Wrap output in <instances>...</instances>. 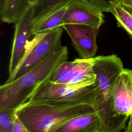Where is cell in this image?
I'll list each match as a JSON object with an SVG mask.
<instances>
[{
  "label": "cell",
  "mask_w": 132,
  "mask_h": 132,
  "mask_svg": "<svg viewBox=\"0 0 132 132\" xmlns=\"http://www.w3.org/2000/svg\"><path fill=\"white\" fill-rule=\"evenodd\" d=\"M68 50L62 46L45 60L15 80L0 86V109H17L26 102L42 83L48 80L58 66L67 60Z\"/></svg>",
  "instance_id": "obj_1"
},
{
  "label": "cell",
  "mask_w": 132,
  "mask_h": 132,
  "mask_svg": "<svg viewBox=\"0 0 132 132\" xmlns=\"http://www.w3.org/2000/svg\"><path fill=\"white\" fill-rule=\"evenodd\" d=\"M94 112L89 105L27 101L16 109V114L30 132H54L72 119Z\"/></svg>",
  "instance_id": "obj_2"
},
{
  "label": "cell",
  "mask_w": 132,
  "mask_h": 132,
  "mask_svg": "<svg viewBox=\"0 0 132 132\" xmlns=\"http://www.w3.org/2000/svg\"><path fill=\"white\" fill-rule=\"evenodd\" d=\"M100 96L97 83L81 87L54 83L47 80L37 88L27 101H40L67 105H89L92 106Z\"/></svg>",
  "instance_id": "obj_3"
},
{
  "label": "cell",
  "mask_w": 132,
  "mask_h": 132,
  "mask_svg": "<svg viewBox=\"0 0 132 132\" xmlns=\"http://www.w3.org/2000/svg\"><path fill=\"white\" fill-rule=\"evenodd\" d=\"M63 29L61 27L47 34L34 35L32 39L27 42L19 64L6 82L21 77L61 48Z\"/></svg>",
  "instance_id": "obj_4"
},
{
  "label": "cell",
  "mask_w": 132,
  "mask_h": 132,
  "mask_svg": "<svg viewBox=\"0 0 132 132\" xmlns=\"http://www.w3.org/2000/svg\"><path fill=\"white\" fill-rule=\"evenodd\" d=\"M93 67L101 97L110 98L117 79L124 69L121 59L115 54L95 56Z\"/></svg>",
  "instance_id": "obj_5"
},
{
  "label": "cell",
  "mask_w": 132,
  "mask_h": 132,
  "mask_svg": "<svg viewBox=\"0 0 132 132\" xmlns=\"http://www.w3.org/2000/svg\"><path fill=\"white\" fill-rule=\"evenodd\" d=\"M104 23L103 12L88 0H74L67 6L62 26L78 24L100 28Z\"/></svg>",
  "instance_id": "obj_6"
},
{
  "label": "cell",
  "mask_w": 132,
  "mask_h": 132,
  "mask_svg": "<svg viewBox=\"0 0 132 132\" xmlns=\"http://www.w3.org/2000/svg\"><path fill=\"white\" fill-rule=\"evenodd\" d=\"M34 6L28 5L19 20L15 23L14 38L9 63L10 75L19 64L24 53L29 39L32 36V22Z\"/></svg>",
  "instance_id": "obj_7"
},
{
  "label": "cell",
  "mask_w": 132,
  "mask_h": 132,
  "mask_svg": "<svg viewBox=\"0 0 132 132\" xmlns=\"http://www.w3.org/2000/svg\"><path fill=\"white\" fill-rule=\"evenodd\" d=\"M62 27L69 35L80 58L95 57L97 50L96 39L100 28L78 24H65Z\"/></svg>",
  "instance_id": "obj_8"
},
{
  "label": "cell",
  "mask_w": 132,
  "mask_h": 132,
  "mask_svg": "<svg viewBox=\"0 0 132 132\" xmlns=\"http://www.w3.org/2000/svg\"><path fill=\"white\" fill-rule=\"evenodd\" d=\"M111 101L114 112L129 117L132 113V76L130 70L124 69L113 88Z\"/></svg>",
  "instance_id": "obj_9"
},
{
  "label": "cell",
  "mask_w": 132,
  "mask_h": 132,
  "mask_svg": "<svg viewBox=\"0 0 132 132\" xmlns=\"http://www.w3.org/2000/svg\"><path fill=\"white\" fill-rule=\"evenodd\" d=\"M92 107L98 114L105 132H121L125 129L129 117L117 115L114 112L111 97L105 99L100 96Z\"/></svg>",
  "instance_id": "obj_10"
},
{
  "label": "cell",
  "mask_w": 132,
  "mask_h": 132,
  "mask_svg": "<svg viewBox=\"0 0 132 132\" xmlns=\"http://www.w3.org/2000/svg\"><path fill=\"white\" fill-rule=\"evenodd\" d=\"M96 83L93 67V58L75 59V63L69 74L58 84L76 86H87Z\"/></svg>",
  "instance_id": "obj_11"
},
{
  "label": "cell",
  "mask_w": 132,
  "mask_h": 132,
  "mask_svg": "<svg viewBox=\"0 0 132 132\" xmlns=\"http://www.w3.org/2000/svg\"><path fill=\"white\" fill-rule=\"evenodd\" d=\"M54 132H105L95 112L77 117L64 124Z\"/></svg>",
  "instance_id": "obj_12"
},
{
  "label": "cell",
  "mask_w": 132,
  "mask_h": 132,
  "mask_svg": "<svg viewBox=\"0 0 132 132\" xmlns=\"http://www.w3.org/2000/svg\"><path fill=\"white\" fill-rule=\"evenodd\" d=\"M74 0H39L34 6L32 28L58 10L66 7Z\"/></svg>",
  "instance_id": "obj_13"
},
{
  "label": "cell",
  "mask_w": 132,
  "mask_h": 132,
  "mask_svg": "<svg viewBox=\"0 0 132 132\" xmlns=\"http://www.w3.org/2000/svg\"><path fill=\"white\" fill-rule=\"evenodd\" d=\"M28 5L27 0H6L0 10L1 20L7 23H15Z\"/></svg>",
  "instance_id": "obj_14"
},
{
  "label": "cell",
  "mask_w": 132,
  "mask_h": 132,
  "mask_svg": "<svg viewBox=\"0 0 132 132\" xmlns=\"http://www.w3.org/2000/svg\"><path fill=\"white\" fill-rule=\"evenodd\" d=\"M66 8L58 10L33 27L32 35L47 34L62 27V21Z\"/></svg>",
  "instance_id": "obj_15"
},
{
  "label": "cell",
  "mask_w": 132,
  "mask_h": 132,
  "mask_svg": "<svg viewBox=\"0 0 132 132\" xmlns=\"http://www.w3.org/2000/svg\"><path fill=\"white\" fill-rule=\"evenodd\" d=\"M110 13L116 18L118 25L123 28L132 38V11L117 3L112 7Z\"/></svg>",
  "instance_id": "obj_16"
},
{
  "label": "cell",
  "mask_w": 132,
  "mask_h": 132,
  "mask_svg": "<svg viewBox=\"0 0 132 132\" xmlns=\"http://www.w3.org/2000/svg\"><path fill=\"white\" fill-rule=\"evenodd\" d=\"M16 109H0V132H12Z\"/></svg>",
  "instance_id": "obj_17"
},
{
  "label": "cell",
  "mask_w": 132,
  "mask_h": 132,
  "mask_svg": "<svg viewBox=\"0 0 132 132\" xmlns=\"http://www.w3.org/2000/svg\"><path fill=\"white\" fill-rule=\"evenodd\" d=\"M75 63V59L70 61L65 60L62 62L58 66L48 80L54 83H58L69 74Z\"/></svg>",
  "instance_id": "obj_18"
},
{
  "label": "cell",
  "mask_w": 132,
  "mask_h": 132,
  "mask_svg": "<svg viewBox=\"0 0 132 132\" xmlns=\"http://www.w3.org/2000/svg\"><path fill=\"white\" fill-rule=\"evenodd\" d=\"M103 12H110L112 7L120 0H88Z\"/></svg>",
  "instance_id": "obj_19"
},
{
  "label": "cell",
  "mask_w": 132,
  "mask_h": 132,
  "mask_svg": "<svg viewBox=\"0 0 132 132\" xmlns=\"http://www.w3.org/2000/svg\"><path fill=\"white\" fill-rule=\"evenodd\" d=\"M12 132H30L24 123L18 118L16 114H15Z\"/></svg>",
  "instance_id": "obj_20"
},
{
  "label": "cell",
  "mask_w": 132,
  "mask_h": 132,
  "mask_svg": "<svg viewBox=\"0 0 132 132\" xmlns=\"http://www.w3.org/2000/svg\"><path fill=\"white\" fill-rule=\"evenodd\" d=\"M120 3L127 9L132 11V0H120Z\"/></svg>",
  "instance_id": "obj_21"
},
{
  "label": "cell",
  "mask_w": 132,
  "mask_h": 132,
  "mask_svg": "<svg viewBox=\"0 0 132 132\" xmlns=\"http://www.w3.org/2000/svg\"><path fill=\"white\" fill-rule=\"evenodd\" d=\"M129 120L125 128L124 132H132V113L129 116Z\"/></svg>",
  "instance_id": "obj_22"
},
{
  "label": "cell",
  "mask_w": 132,
  "mask_h": 132,
  "mask_svg": "<svg viewBox=\"0 0 132 132\" xmlns=\"http://www.w3.org/2000/svg\"><path fill=\"white\" fill-rule=\"evenodd\" d=\"M39 0H27L28 5L32 6H35L38 2Z\"/></svg>",
  "instance_id": "obj_23"
},
{
  "label": "cell",
  "mask_w": 132,
  "mask_h": 132,
  "mask_svg": "<svg viewBox=\"0 0 132 132\" xmlns=\"http://www.w3.org/2000/svg\"><path fill=\"white\" fill-rule=\"evenodd\" d=\"M6 0H0V10L3 8Z\"/></svg>",
  "instance_id": "obj_24"
},
{
  "label": "cell",
  "mask_w": 132,
  "mask_h": 132,
  "mask_svg": "<svg viewBox=\"0 0 132 132\" xmlns=\"http://www.w3.org/2000/svg\"><path fill=\"white\" fill-rule=\"evenodd\" d=\"M130 71H131V76H132V69L130 70Z\"/></svg>",
  "instance_id": "obj_25"
}]
</instances>
